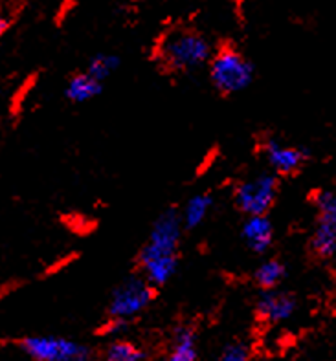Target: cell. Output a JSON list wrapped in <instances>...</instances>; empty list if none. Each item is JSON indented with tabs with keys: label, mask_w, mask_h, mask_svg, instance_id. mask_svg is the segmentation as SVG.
<instances>
[{
	"label": "cell",
	"mask_w": 336,
	"mask_h": 361,
	"mask_svg": "<svg viewBox=\"0 0 336 361\" xmlns=\"http://www.w3.org/2000/svg\"><path fill=\"white\" fill-rule=\"evenodd\" d=\"M250 348L246 343H241V341H232V343L226 345L224 348L219 354V360L221 361H248L250 360Z\"/></svg>",
	"instance_id": "cell-17"
},
{
	"label": "cell",
	"mask_w": 336,
	"mask_h": 361,
	"mask_svg": "<svg viewBox=\"0 0 336 361\" xmlns=\"http://www.w3.org/2000/svg\"><path fill=\"white\" fill-rule=\"evenodd\" d=\"M298 310V299L294 293L280 288L261 290V295L256 305L258 319L267 325H280L294 316Z\"/></svg>",
	"instance_id": "cell-9"
},
{
	"label": "cell",
	"mask_w": 336,
	"mask_h": 361,
	"mask_svg": "<svg viewBox=\"0 0 336 361\" xmlns=\"http://www.w3.org/2000/svg\"><path fill=\"white\" fill-rule=\"evenodd\" d=\"M19 347L33 361H88L94 354L87 345L61 336H28Z\"/></svg>",
	"instance_id": "cell-6"
},
{
	"label": "cell",
	"mask_w": 336,
	"mask_h": 361,
	"mask_svg": "<svg viewBox=\"0 0 336 361\" xmlns=\"http://www.w3.org/2000/svg\"><path fill=\"white\" fill-rule=\"evenodd\" d=\"M261 154L267 160L272 173L277 176H292L304 169V165L311 160V151L305 147L289 145L276 137H267L261 143Z\"/></svg>",
	"instance_id": "cell-8"
},
{
	"label": "cell",
	"mask_w": 336,
	"mask_h": 361,
	"mask_svg": "<svg viewBox=\"0 0 336 361\" xmlns=\"http://www.w3.org/2000/svg\"><path fill=\"white\" fill-rule=\"evenodd\" d=\"M8 30H10V20L0 15V35H4Z\"/></svg>",
	"instance_id": "cell-19"
},
{
	"label": "cell",
	"mask_w": 336,
	"mask_h": 361,
	"mask_svg": "<svg viewBox=\"0 0 336 361\" xmlns=\"http://www.w3.org/2000/svg\"><path fill=\"white\" fill-rule=\"evenodd\" d=\"M213 204L215 202H213V197L210 192H198V195H193L189 198L182 211H179L184 231H193V229L200 228L212 213Z\"/></svg>",
	"instance_id": "cell-11"
},
{
	"label": "cell",
	"mask_w": 336,
	"mask_h": 361,
	"mask_svg": "<svg viewBox=\"0 0 336 361\" xmlns=\"http://www.w3.org/2000/svg\"><path fill=\"white\" fill-rule=\"evenodd\" d=\"M197 330L189 325H182L173 334V345L169 348L171 361H195L198 360Z\"/></svg>",
	"instance_id": "cell-13"
},
{
	"label": "cell",
	"mask_w": 336,
	"mask_h": 361,
	"mask_svg": "<svg viewBox=\"0 0 336 361\" xmlns=\"http://www.w3.org/2000/svg\"><path fill=\"white\" fill-rule=\"evenodd\" d=\"M213 54L212 42L195 30H173L162 37L157 57L169 73H191L206 66Z\"/></svg>",
	"instance_id": "cell-2"
},
{
	"label": "cell",
	"mask_w": 336,
	"mask_h": 361,
	"mask_svg": "<svg viewBox=\"0 0 336 361\" xmlns=\"http://www.w3.org/2000/svg\"><path fill=\"white\" fill-rule=\"evenodd\" d=\"M131 326V321L120 319V317H107L105 323L100 329V336H105V338H120L121 334H125Z\"/></svg>",
	"instance_id": "cell-18"
},
{
	"label": "cell",
	"mask_w": 336,
	"mask_h": 361,
	"mask_svg": "<svg viewBox=\"0 0 336 361\" xmlns=\"http://www.w3.org/2000/svg\"><path fill=\"white\" fill-rule=\"evenodd\" d=\"M280 197V176L276 173H261L241 180L234 188L235 207L246 215H268Z\"/></svg>",
	"instance_id": "cell-5"
},
{
	"label": "cell",
	"mask_w": 336,
	"mask_h": 361,
	"mask_svg": "<svg viewBox=\"0 0 336 361\" xmlns=\"http://www.w3.org/2000/svg\"><path fill=\"white\" fill-rule=\"evenodd\" d=\"M313 200L318 215L311 235V252L320 261H331L336 253V197L332 191L320 189Z\"/></svg>",
	"instance_id": "cell-7"
},
{
	"label": "cell",
	"mask_w": 336,
	"mask_h": 361,
	"mask_svg": "<svg viewBox=\"0 0 336 361\" xmlns=\"http://www.w3.org/2000/svg\"><path fill=\"white\" fill-rule=\"evenodd\" d=\"M182 235L184 226L179 211L169 207L152 222L148 240L136 255V270L157 290L166 286L179 271Z\"/></svg>",
	"instance_id": "cell-1"
},
{
	"label": "cell",
	"mask_w": 336,
	"mask_h": 361,
	"mask_svg": "<svg viewBox=\"0 0 336 361\" xmlns=\"http://www.w3.org/2000/svg\"><path fill=\"white\" fill-rule=\"evenodd\" d=\"M157 298V288L140 274L129 275L111 293L107 305V317H120L133 323L148 310Z\"/></svg>",
	"instance_id": "cell-4"
},
{
	"label": "cell",
	"mask_w": 336,
	"mask_h": 361,
	"mask_svg": "<svg viewBox=\"0 0 336 361\" xmlns=\"http://www.w3.org/2000/svg\"><path fill=\"white\" fill-rule=\"evenodd\" d=\"M103 90V82L94 79L90 73L79 72L68 79L65 87V97L74 105H83L96 99Z\"/></svg>",
	"instance_id": "cell-12"
},
{
	"label": "cell",
	"mask_w": 336,
	"mask_h": 361,
	"mask_svg": "<svg viewBox=\"0 0 336 361\" xmlns=\"http://www.w3.org/2000/svg\"><path fill=\"white\" fill-rule=\"evenodd\" d=\"M121 66V59L116 54H97L90 57L85 72L90 73L94 79L105 82L112 73Z\"/></svg>",
	"instance_id": "cell-16"
},
{
	"label": "cell",
	"mask_w": 336,
	"mask_h": 361,
	"mask_svg": "<svg viewBox=\"0 0 336 361\" xmlns=\"http://www.w3.org/2000/svg\"><path fill=\"white\" fill-rule=\"evenodd\" d=\"M208 75L221 96H235L244 92L256 79V66L234 44L219 46L208 61Z\"/></svg>",
	"instance_id": "cell-3"
},
{
	"label": "cell",
	"mask_w": 336,
	"mask_h": 361,
	"mask_svg": "<svg viewBox=\"0 0 336 361\" xmlns=\"http://www.w3.org/2000/svg\"><path fill=\"white\" fill-rule=\"evenodd\" d=\"M244 246L256 255H265L274 246V224L268 215H246L241 226Z\"/></svg>",
	"instance_id": "cell-10"
},
{
	"label": "cell",
	"mask_w": 336,
	"mask_h": 361,
	"mask_svg": "<svg viewBox=\"0 0 336 361\" xmlns=\"http://www.w3.org/2000/svg\"><path fill=\"white\" fill-rule=\"evenodd\" d=\"M253 284L259 290L280 288V284L287 277V266L280 259H265L261 264L253 270Z\"/></svg>",
	"instance_id": "cell-14"
},
{
	"label": "cell",
	"mask_w": 336,
	"mask_h": 361,
	"mask_svg": "<svg viewBox=\"0 0 336 361\" xmlns=\"http://www.w3.org/2000/svg\"><path fill=\"white\" fill-rule=\"evenodd\" d=\"M107 361H142L148 360V353L138 345L125 338H112L103 353Z\"/></svg>",
	"instance_id": "cell-15"
}]
</instances>
